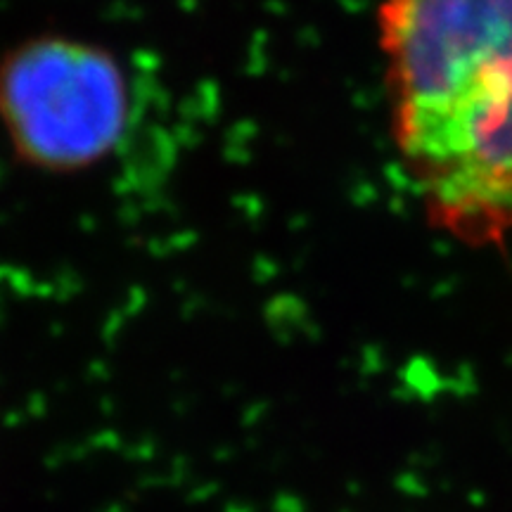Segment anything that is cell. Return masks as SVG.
Masks as SVG:
<instances>
[{
	"label": "cell",
	"mask_w": 512,
	"mask_h": 512,
	"mask_svg": "<svg viewBox=\"0 0 512 512\" xmlns=\"http://www.w3.org/2000/svg\"><path fill=\"white\" fill-rule=\"evenodd\" d=\"M396 152L427 221L467 247L512 235V76L394 102Z\"/></svg>",
	"instance_id": "cell-1"
},
{
	"label": "cell",
	"mask_w": 512,
	"mask_h": 512,
	"mask_svg": "<svg viewBox=\"0 0 512 512\" xmlns=\"http://www.w3.org/2000/svg\"><path fill=\"white\" fill-rule=\"evenodd\" d=\"M377 24L392 105L512 64V0H382Z\"/></svg>",
	"instance_id": "cell-3"
},
{
	"label": "cell",
	"mask_w": 512,
	"mask_h": 512,
	"mask_svg": "<svg viewBox=\"0 0 512 512\" xmlns=\"http://www.w3.org/2000/svg\"><path fill=\"white\" fill-rule=\"evenodd\" d=\"M133 95L110 50L67 36L19 43L0 60V126L22 162L69 174L124 140Z\"/></svg>",
	"instance_id": "cell-2"
}]
</instances>
